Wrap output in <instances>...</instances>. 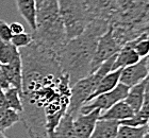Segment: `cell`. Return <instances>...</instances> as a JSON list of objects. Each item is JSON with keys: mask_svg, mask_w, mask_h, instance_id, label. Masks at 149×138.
Masks as SVG:
<instances>
[{"mask_svg": "<svg viewBox=\"0 0 149 138\" xmlns=\"http://www.w3.org/2000/svg\"><path fill=\"white\" fill-rule=\"evenodd\" d=\"M22 64L20 121L30 138H48L67 113L70 101L69 78L60 58L32 42L18 49Z\"/></svg>", "mask_w": 149, "mask_h": 138, "instance_id": "obj_1", "label": "cell"}, {"mask_svg": "<svg viewBox=\"0 0 149 138\" xmlns=\"http://www.w3.org/2000/svg\"><path fill=\"white\" fill-rule=\"evenodd\" d=\"M109 29V22L93 19L83 33L69 40L60 55V66L69 78L70 87L92 74V64L98 40Z\"/></svg>", "mask_w": 149, "mask_h": 138, "instance_id": "obj_2", "label": "cell"}, {"mask_svg": "<svg viewBox=\"0 0 149 138\" xmlns=\"http://www.w3.org/2000/svg\"><path fill=\"white\" fill-rule=\"evenodd\" d=\"M120 47L149 32V0H117L109 24Z\"/></svg>", "mask_w": 149, "mask_h": 138, "instance_id": "obj_3", "label": "cell"}, {"mask_svg": "<svg viewBox=\"0 0 149 138\" xmlns=\"http://www.w3.org/2000/svg\"><path fill=\"white\" fill-rule=\"evenodd\" d=\"M36 1V21L32 31L33 42L60 58L68 40L64 24L61 18L56 0H35Z\"/></svg>", "mask_w": 149, "mask_h": 138, "instance_id": "obj_4", "label": "cell"}, {"mask_svg": "<svg viewBox=\"0 0 149 138\" xmlns=\"http://www.w3.org/2000/svg\"><path fill=\"white\" fill-rule=\"evenodd\" d=\"M115 58H116V54L104 62L95 72L79 80L72 86V88H70L72 95H70V101H69L67 113L70 114L74 118L79 115L80 108L88 101V99L92 96V94L95 92L100 80L107 74L112 71Z\"/></svg>", "mask_w": 149, "mask_h": 138, "instance_id": "obj_5", "label": "cell"}, {"mask_svg": "<svg viewBox=\"0 0 149 138\" xmlns=\"http://www.w3.org/2000/svg\"><path fill=\"white\" fill-rule=\"evenodd\" d=\"M56 2L67 40H72L83 33L92 20L83 0H56Z\"/></svg>", "mask_w": 149, "mask_h": 138, "instance_id": "obj_6", "label": "cell"}, {"mask_svg": "<svg viewBox=\"0 0 149 138\" xmlns=\"http://www.w3.org/2000/svg\"><path fill=\"white\" fill-rule=\"evenodd\" d=\"M128 92H129V87L119 83L111 92L102 94V95L94 98L93 100L86 102L80 108L79 114H88L95 110H99L101 113H103L111 108L116 103L124 101L128 95Z\"/></svg>", "mask_w": 149, "mask_h": 138, "instance_id": "obj_7", "label": "cell"}, {"mask_svg": "<svg viewBox=\"0 0 149 138\" xmlns=\"http://www.w3.org/2000/svg\"><path fill=\"white\" fill-rule=\"evenodd\" d=\"M120 49V45L113 37L112 30L109 27L108 31L98 40L93 64H92V74L95 72L106 61H108L112 56H114L115 54H117Z\"/></svg>", "mask_w": 149, "mask_h": 138, "instance_id": "obj_8", "label": "cell"}, {"mask_svg": "<svg viewBox=\"0 0 149 138\" xmlns=\"http://www.w3.org/2000/svg\"><path fill=\"white\" fill-rule=\"evenodd\" d=\"M91 19L106 20L110 24L117 0H83Z\"/></svg>", "mask_w": 149, "mask_h": 138, "instance_id": "obj_9", "label": "cell"}, {"mask_svg": "<svg viewBox=\"0 0 149 138\" xmlns=\"http://www.w3.org/2000/svg\"><path fill=\"white\" fill-rule=\"evenodd\" d=\"M149 76L148 69H147L146 60L142 58L136 64H133L131 66L124 68L121 70L119 83L126 85L127 87H132L139 83L143 82L145 79Z\"/></svg>", "mask_w": 149, "mask_h": 138, "instance_id": "obj_10", "label": "cell"}, {"mask_svg": "<svg viewBox=\"0 0 149 138\" xmlns=\"http://www.w3.org/2000/svg\"><path fill=\"white\" fill-rule=\"evenodd\" d=\"M101 112L95 110L88 114H79L74 118V128L79 138H90Z\"/></svg>", "mask_w": 149, "mask_h": 138, "instance_id": "obj_11", "label": "cell"}, {"mask_svg": "<svg viewBox=\"0 0 149 138\" xmlns=\"http://www.w3.org/2000/svg\"><path fill=\"white\" fill-rule=\"evenodd\" d=\"M134 110L126 103V101H120L113 105L111 108L100 114L99 119L102 120H113V121H125L133 117Z\"/></svg>", "mask_w": 149, "mask_h": 138, "instance_id": "obj_12", "label": "cell"}, {"mask_svg": "<svg viewBox=\"0 0 149 138\" xmlns=\"http://www.w3.org/2000/svg\"><path fill=\"white\" fill-rule=\"evenodd\" d=\"M142 58L137 55V53L134 51L130 44H126L125 46L121 47L119 52L116 54L114 64L112 67V71L117 70V69H124V68L131 66L133 64H136Z\"/></svg>", "mask_w": 149, "mask_h": 138, "instance_id": "obj_13", "label": "cell"}, {"mask_svg": "<svg viewBox=\"0 0 149 138\" xmlns=\"http://www.w3.org/2000/svg\"><path fill=\"white\" fill-rule=\"evenodd\" d=\"M4 74L11 87H15L20 92L22 90V58H17L12 63L6 65H2Z\"/></svg>", "mask_w": 149, "mask_h": 138, "instance_id": "obj_14", "label": "cell"}, {"mask_svg": "<svg viewBox=\"0 0 149 138\" xmlns=\"http://www.w3.org/2000/svg\"><path fill=\"white\" fill-rule=\"evenodd\" d=\"M121 70H123V69H117V70L111 71L109 74H107L106 76L100 80V82L98 83V85H97L95 92L92 94V96H91L90 99H88V101L93 100L94 98H96V97L102 95V94L111 92L112 89H114L115 87L119 84Z\"/></svg>", "mask_w": 149, "mask_h": 138, "instance_id": "obj_15", "label": "cell"}, {"mask_svg": "<svg viewBox=\"0 0 149 138\" xmlns=\"http://www.w3.org/2000/svg\"><path fill=\"white\" fill-rule=\"evenodd\" d=\"M119 126L118 121L98 119L90 138H116Z\"/></svg>", "mask_w": 149, "mask_h": 138, "instance_id": "obj_16", "label": "cell"}, {"mask_svg": "<svg viewBox=\"0 0 149 138\" xmlns=\"http://www.w3.org/2000/svg\"><path fill=\"white\" fill-rule=\"evenodd\" d=\"M19 15L25 19L33 31L36 21V1L35 0H15Z\"/></svg>", "mask_w": 149, "mask_h": 138, "instance_id": "obj_17", "label": "cell"}, {"mask_svg": "<svg viewBox=\"0 0 149 138\" xmlns=\"http://www.w3.org/2000/svg\"><path fill=\"white\" fill-rule=\"evenodd\" d=\"M48 138H79L74 128V117L66 113Z\"/></svg>", "mask_w": 149, "mask_h": 138, "instance_id": "obj_18", "label": "cell"}, {"mask_svg": "<svg viewBox=\"0 0 149 138\" xmlns=\"http://www.w3.org/2000/svg\"><path fill=\"white\" fill-rule=\"evenodd\" d=\"M144 100H145V80L129 88L125 101L134 110V113H136L142 107Z\"/></svg>", "mask_w": 149, "mask_h": 138, "instance_id": "obj_19", "label": "cell"}, {"mask_svg": "<svg viewBox=\"0 0 149 138\" xmlns=\"http://www.w3.org/2000/svg\"><path fill=\"white\" fill-rule=\"evenodd\" d=\"M149 121V98H145L142 107L134 113L133 117L130 119L119 122L123 126H145Z\"/></svg>", "mask_w": 149, "mask_h": 138, "instance_id": "obj_20", "label": "cell"}, {"mask_svg": "<svg viewBox=\"0 0 149 138\" xmlns=\"http://www.w3.org/2000/svg\"><path fill=\"white\" fill-rule=\"evenodd\" d=\"M20 58L19 50L11 44V42L0 40V64L6 65Z\"/></svg>", "mask_w": 149, "mask_h": 138, "instance_id": "obj_21", "label": "cell"}, {"mask_svg": "<svg viewBox=\"0 0 149 138\" xmlns=\"http://www.w3.org/2000/svg\"><path fill=\"white\" fill-rule=\"evenodd\" d=\"M4 97H6V103L9 108L18 113L19 115L22 112V103L20 99V92L15 87H9L8 89L3 90Z\"/></svg>", "mask_w": 149, "mask_h": 138, "instance_id": "obj_22", "label": "cell"}, {"mask_svg": "<svg viewBox=\"0 0 149 138\" xmlns=\"http://www.w3.org/2000/svg\"><path fill=\"white\" fill-rule=\"evenodd\" d=\"M20 121V115L11 108L0 110V132H4Z\"/></svg>", "mask_w": 149, "mask_h": 138, "instance_id": "obj_23", "label": "cell"}, {"mask_svg": "<svg viewBox=\"0 0 149 138\" xmlns=\"http://www.w3.org/2000/svg\"><path fill=\"white\" fill-rule=\"evenodd\" d=\"M147 134L145 126H129L120 124L118 128L116 138H144Z\"/></svg>", "mask_w": 149, "mask_h": 138, "instance_id": "obj_24", "label": "cell"}, {"mask_svg": "<svg viewBox=\"0 0 149 138\" xmlns=\"http://www.w3.org/2000/svg\"><path fill=\"white\" fill-rule=\"evenodd\" d=\"M127 44H130L141 58H145L149 54V32L144 33L143 35Z\"/></svg>", "mask_w": 149, "mask_h": 138, "instance_id": "obj_25", "label": "cell"}, {"mask_svg": "<svg viewBox=\"0 0 149 138\" xmlns=\"http://www.w3.org/2000/svg\"><path fill=\"white\" fill-rule=\"evenodd\" d=\"M32 42H33V38H32L31 33H26V32L17 34V35H13L11 38V44L17 49L28 47L29 45H31Z\"/></svg>", "mask_w": 149, "mask_h": 138, "instance_id": "obj_26", "label": "cell"}, {"mask_svg": "<svg viewBox=\"0 0 149 138\" xmlns=\"http://www.w3.org/2000/svg\"><path fill=\"white\" fill-rule=\"evenodd\" d=\"M13 34L10 30V25H8L3 19H0V40L11 42Z\"/></svg>", "mask_w": 149, "mask_h": 138, "instance_id": "obj_27", "label": "cell"}, {"mask_svg": "<svg viewBox=\"0 0 149 138\" xmlns=\"http://www.w3.org/2000/svg\"><path fill=\"white\" fill-rule=\"evenodd\" d=\"M10 30H11L13 35H17V34L24 33L25 32V28H24V26L20 22L14 21L10 25Z\"/></svg>", "mask_w": 149, "mask_h": 138, "instance_id": "obj_28", "label": "cell"}, {"mask_svg": "<svg viewBox=\"0 0 149 138\" xmlns=\"http://www.w3.org/2000/svg\"><path fill=\"white\" fill-rule=\"evenodd\" d=\"M9 87H11V86H10L8 80H6L2 64H0V88L2 89V90H6V89H8Z\"/></svg>", "mask_w": 149, "mask_h": 138, "instance_id": "obj_29", "label": "cell"}, {"mask_svg": "<svg viewBox=\"0 0 149 138\" xmlns=\"http://www.w3.org/2000/svg\"><path fill=\"white\" fill-rule=\"evenodd\" d=\"M145 60H146V65H147V69H148V74H149V54L147 55L146 58H145Z\"/></svg>", "mask_w": 149, "mask_h": 138, "instance_id": "obj_30", "label": "cell"}, {"mask_svg": "<svg viewBox=\"0 0 149 138\" xmlns=\"http://www.w3.org/2000/svg\"><path fill=\"white\" fill-rule=\"evenodd\" d=\"M0 138H8V137H6V136L4 135L2 132H0Z\"/></svg>", "mask_w": 149, "mask_h": 138, "instance_id": "obj_31", "label": "cell"}, {"mask_svg": "<svg viewBox=\"0 0 149 138\" xmlns=\"http://www.w3.org/2000/svg\"><path fill=\"white\" fill-rule=\"evenodd\" d=\"M146 130H147V133L149 134V121L147 122V124H146Z\"/></svg>", "mask_w": 149, "mask_h": 138, "instance_id": "obj_32", "label": "cell"}, {"mask_svg": "<svg viewBox=\"0 0 149 138\" xmlns=\"http://www.w3.org/2000/svg\"><path fill=\"white\" fill-rule=\"evenodd\" d=\"M144 138H149V134H148V133H147V134H146V135H145V136H144Z\"/></svg>", "mask_w": 149, "mask_h": 138, "instance_id": "obj_33", "label": "cell"}]
</instances>
